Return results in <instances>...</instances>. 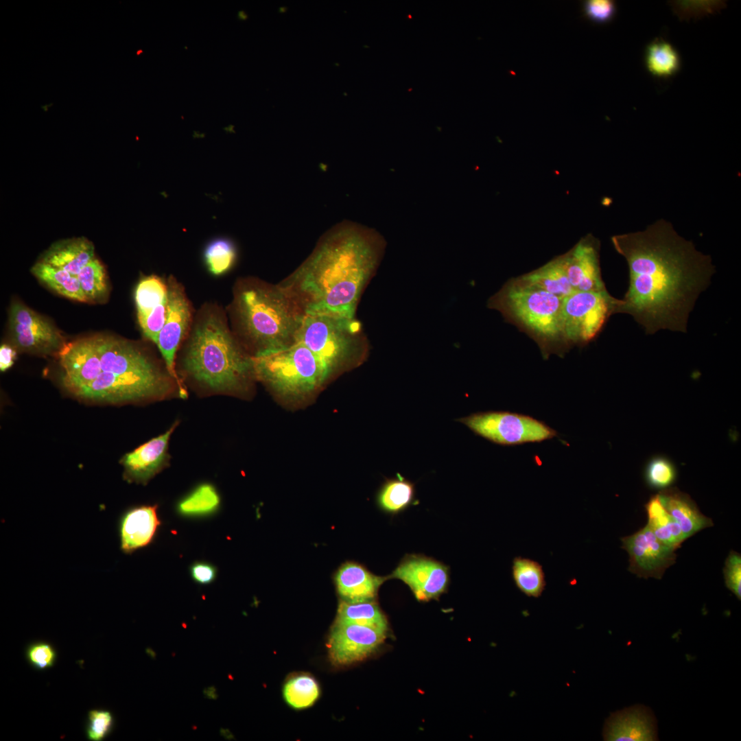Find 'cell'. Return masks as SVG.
Returning <instances> with one entry per match:
<instances>
[{"mask_svg": "<svg viewBox=\"0 0 741 741\" xmlns=\"http://www.w3.org/2000/svg\"><path fill=\"white\" fill-rule=\"evenodd\" d=\"M611 242L629 272L618 313L631 315L646 334L663 329L685 333L690 314L716 272L710 256L664 220L644 231L614 235Z\"/></svg>", "mask_w": 741, "mask_h": 741, "instance_id": "6da1fadb", "label": "cell"}, {"mask_svg": "<svg viewBox=\"0 0 741 741\" xmlns=\"http://www.w3.org/2000/svg\"><path fill=\"white\" fill-rule=\"evenodd\" d=\"M385 248V239L375 229L342 222L320 238L308 257L280 284L305 314L354 318Z\"/></svg>", "mask_w": 741, "mask_h": 741, "instance_id": "7a4b0ae2", "label": "cell"}, {"mask_svg": "<svg viewBox=\"0 0 741 741\" xmlns=\"http://www.w3.org/2000/svg\"><path fill=\"white\" fill-rule=\"evenodd\" d=\"M227 318L221 306L205 303L195 312L178 350L182 375L212 392H238L255 379L252 356L234 335Z\"/></svg>", "mask_w": 741, "mask_h": 741, "instance_id": "3957f363", "label": "cell"}, {"mask_svg": "<svg viewBox=\"0 0 741 741\" xmlns=\"http://www.w3.org/2000/svg\"><path fill=\"white\" fill-rule=\"evenodd\" d=\"M227 312L232 331L251 356L295 343L305 316L280 283L255 277L236 281Z\"/></svg>", "mask_w": 741, "mask_h": 741, "instance_id": "277c9868", "label": "cell"}, {"mask_svg": "<svg viewBox=\"0 0 741 741\" xmlns=\"http://www.w3.org/2000/svg\"><path fill=\"white\" fill-rule=\"evenodd\" d=\"M563 300L517 277L493 295L487 306L529 336L547 359L569 349L563 333Z\"/></svg>", "mask_w": 741, "mask_h": 741, "instance_id": "5b68a950", "label": "cell"}, {"mask_svg": "<svg viewBox=\"0 0 741 741\" xmlns=\"http://www.w3.org/2000/svg\"><path fill=\"white\" fill-rule=\"evenodd\" d=\"M328 368L338 370L360 364L368 342L362 323L355 318L327 314H305L296 336Z\"/></svg>", "mask_w": 741, "mask_h": 741, "instance_id": "8992f818", "label": "cell"}, {"mask_svg": "<svg viewBox=\"0 0 741 741\" xmlns=\"http://www.w3.org/2000/svg\"><path fill=\"white\" fill-rule=\"evenodd\" d=\"M252 360L255 379L285 397L310 395L331 377L327 366L299 342L257 354Z\"/></svg>", "mask_w": 741, "mask_h": 741, "instance_id": "52a82bcc", "label": "cell"}, {"mask_svg": "<svg viewBox=\"0 0 741 741\" xmlns=\"http://www.w3.org/2000/svg\"><path fill=\"white\" fill-rule=\"evenodd\" d=\"M475 434L502 446L541 443L557 436L556 430L530 416L508 411H487L457 419Z\"/></svg>", "mask_w": 741, "mask_h": 741, "instance_id": "ba28073f", "label": "cell"}, {"mask_svg": "<svg viewBox=\"0 0 741 741\" xmlns=\"http://www.w3.org/2000/svg\"><path fill=\"white\" fill-rule=\"evenodd\" d=\"M620 299L607 290L574 292L563 300V327L569 349L584 346L601 332L609 317L618 313Z\"/></svg>", "mask_w": 741, "mask_h": 741, "instance_id": "9c48e42d", "label": "cell"}, {"mask_svg": "<svg viewBox=\"0 0 741 741\" xmlns=\"http://www.w3.org/2000/svg\"><path fill=\"white\" fill-rule=\"evenodd\" d=\"M166 281L167 315L156 344L167 370L178 383L179 397L185 399L187 392L177 372L176 357L191 329L195 312L183 284L173 275H169Z\"/></svg>", "mask_w": 741, "mask_h": 741, "instance_id": "30bf717a", "label": "cell"}, {"mask_svg": "<svg viewBox=\"0 0 741 741\" xmlns=\"http://www.w3.org/2000/svg\"><path fill=\"white\" fill-rule=\"evenodd\" d=\"M9 329L15 345L30 353L59 352L65 344L60 331L45 318L22 303H12L9 313Z\"/></svg>", "mask_w": 741, "mask_h": 741, "instance_id": "8fae6325", "label": "cell"}, {"mask_svg": "<svg viewBox=\"0 0 741 741\" xmlns=\"http://www.w3.org/2000/svg\"><path fill=\"white\" fill-rule=\"evenodd\" d=\"M621 540L629 555L628 570L638 577L661 578L675 562L677 549L661 542L648 525Z\"/></svg>", "mask_w": 741, "mask_h": 741, "instance_id": "7c38bea8", "label": "cell"}, {"mask_svg": "<svg viewBox=\"0 0 741 741\" xmlns=\"http://www.w3.org/2000/svg\"><path fill=\"white\" fill-rule=\"evenodd\" d=\"M386 634L368 626L336 621L327 644L329 659L338 666L362 661L384 642Z\"/></svg>", "mask_w": 741, "mask_h": 741, "instance_id": "4fadbf2b", "label": "cell"}, {"mask_svg": "<svg viewBox=\"0 0 741 741\" xmlns=\"http://www.w3.org/2000/svg\"><path fill=\"white\" fill-rule=\"evenodd\" d=\"M561 256L571 286L575 292L607 290L600 264V242L589 234Z\"/></svg>", "mask_w": 741, "mask_h": 741, "instance_id": "5bb4252c", "label": "cell"}, {"mask_svg": "<svg viewBox=\"0 0 741 741\" xmlns=\"http://www.w3.org/2000/svg\"><path fill=\"white\" fill-rule=\"evenodd\" d=\"M391 576L405 583L420 601L437 598L445 591L449 581L446 566L433 559L416 555L405 557Z\"/></svg>", "mask_w": 741, "mask_h": 741, "instance_id": "9a60e30c", "label": "cell"}, {"mask_svg": "<svg viewBox=\"0 0 741 741\" xmlns=\"http://www.w3.org/2000/svg\"><path fill=\"white\" fill-rule=\"evenodd\" d=\"M62 383L73 393L93 381L102 372L94 336L65 343L58 353Z\"/></svg>", "mask_w": 741, "mask_h": 741, "instance_id": "2e32d148", "label": "cell"}, {"mask_svg": "<svg viewBox=\"0 0 741 741\" xmlns=\"http://www.w3.org/2000/svg\"><path fill=\"white\" fill-rule=\"evenodd\" d=\"M134 300L142 333L148 340L156 344L167 315V281L156 275L143 277L136 287Z\"/></svg>", "mask_w": 741, "mask_h": 741, "instance_id": "e0dca14e", "label": "cell"}, {"mask_svg": "<svg viewBox=\"0 0 741 741\" xmlns=\"http://www.w3.org/2000/svg\"><path fill=\"white\" fill-rule=\"evenodd\" d=\"M176 422L164 434L154 438L126 454L121 460L124 477L130 482L146 484L168 462V443Z\"/></svg>", "mask_w": 741, "mask_h": 741, "instance_id": "ac0fdd59", "label": "cell"}, {"mask_svg": "<svg viewBox=\"0 0 741 741\" xmlns=\"http://www.w3.org/2000/svg\"><path fill=\"white\" fill-rule=\"evenodd\" d=\"M603 737L607 741L656 740L657 726L654 715L643 705L616 711L607 720Z\"/></svg>", "mask_w": 741, "mask_h": 741, "instance_id": "d6986e66", "label": "cell"}, {"mask_svg": "<svg viewBox=\"0 0 741 741\" xmlns=\"http://www.w3.org/2000/svg\"><path fill=\"white\" fill-rule=\"evenodd\" d=\"M157 508V505L139 506L120 517L118 531L124 553L132 554L152 543L160 525Z\"/></svg>", "mask_w": 741, "mask_h": 741, "instance_id": "ffe728a7", "label": "cell"}, {"mask_svg": "<svg viewBox=\"0 0 741 741\" xmlns=\"http://www.w3.org/2000/svg\"><path fill=\"white\" fill-rule=\"evenodd\" d=\"M383 581V578L355 563L344 564L336 575L338 593L343 601L350 603L372 601Z\"/></svg>", "mask_w": 741, "mask_h": 741, "instance_id": "44dd1931", "label": "cell"}, {"mask_svg": "<svg viewBox=\"0 0 741 741\" xmlns=\"http://www.w3.org/2000/svg\"><path fill=\"white\" fill-rule=\"evenodd\" d=\"M94 258L92 242L84 237H77L54 244L44 252L40 261L77 276Z\"/></svg>", "mask_w": 741, "mask_h": 741, "instance_id": "7402d4cb", "label": "cell"}, {"mask_svg": "<svg viewBox=\"0 0 741 741\" xmlns=\"http://www.w3.org/2000/svg\"><path fill=\"white\" fill-rule=\"evenodd\" d=\"M658 496L663 506L679 525L685 539L713 526L712 520L700 512L687 495L679 490H663Z\"/></svg>", "mask_w": 741, "mask_h": 741, "instance_id": "603a6c76", "label": "cell"}, {"mask_svg": "<svg viewBox=\"0 0 741 741\" xmlns=\"http://www.w3.org/2000/svg\"><path fill=\"white\" fill-rule=\"evenodd\" d=\"M518 278L528 285L562 299L575 292L569 282L561 256Z\"/></svg>", "mask_w": 741, "mask_h": 741, "instance_id": "cb8c5ba5", "label": "cell"}, {"mask_svg": "<svg viewBox=\"0 0 741 741\" xmlns=\"http://www.w3.org/2000/svg\"><path fill=\"white\" fill-rule=\"evenodd\" d=\"M31 272L60 295L79 302H88L77 276L40 261L32 267Z\"/></svg>", "mask_w": 741, "mask_h": 741, "instance_id": "d4e9b609", "label": "cell"}, {"mask_svg": "<svg viewBox=\"0 0 741 741\" xmlns=\"http://www.w3.org/2000/svg\"><path fill=\"white\" fill-rule=\"evenodd\" d=\"M644 60L648 72L657 78H671L681 68L678 51L663 38H655L646 46Z\"/></svg>", "mask_w": 741, "mask_h": 741, "instance_id": "484cf974", "label": "cell"}, {"mask_svg": "<svg viewBox=\"0 0 741 741\" xmlns=\"http://www.w3.org/2000/svg\"><path fill=\"white\" fill-rule=\"evenodd\" d=\"M650 527L655 536L663 543L677 549L686 539L679 525L661 504L658 495L646 505Z\"/></svg>", "mask_w": 741, "mask_h": 741, "instance_id": "4316f807", "label": "cell"}, {"mask_svg": "<svg viewBox=\"0 0 741 741\" xmlns=\"http://www.w3.org/2000/svg\"><path fill=\"white\" fill-rule=\"evenodd\" d=\"M336 621L357 624L386 633L388 623L385 615L373 601L340 603Z\"/></svg>", "mask_w": 741, "mask_h": 741, "instance_id": "83f0119b", "label": "cell"}, {"mask_svg": "<svg viewBox=\"0 0 741 741\" xmlns=\"http://www.w3.org/2000/svg\"><path fill=\"white\" fill-rule=\"evenodd\" d=\"M512 576L517 587L526 596H541L546 583L543 567L537 561L521 556L514 558Z\"/></svg>", "mask_w": 741, "mask_h": 741, "instance_id": "f1b7e54d", "label": "cell"}, {"mask_svg": "<svg viewBox=\"0 0 741 741\" xmlns=\"http://www.w3.org/2000/svg\"><path fill=\"white\" fill-rule=\"evenodd\" d=\"M202 257L209 272L213 275L220 276L228 272L235 266L237 259V250L231 239L218 237L207 244Z\"/></svg>", "mask_w": 741, "mask_h": 741, "instance_id": "f546056e", "label": "cell"}, {"mask_svg": "<svg viewBox=\"0 0 741 741\" xmlns=\"http://www.w3.org/2000/svg\"><path fill=\"white\" fill-rule=\"evenodd\" d=\"M388 480L381 489L377 501L384 510L396 513L405 509L414 499V484L398 474Z\"/></svg>", "mask_w": 741, "mask_h": 741, "instance_id": "4dcf8cb0", "label": "cell"}, {"mask_svg": "<svg viewBox=\"0 0 741 741\" xmlns=\"http://www.w3.org/2000/svg\"><path fill=\"white\" fill-rule=\"evenodd\" d=\"M220 497L214 487L204 484L197 487L178 505V513L186 517H200L215 512Z\"/></svg>", "mask_w": 741, "mask_h": 741, "instance_id": "1f68e13d", "label": "cell"}, {"mask_svg": "<svg viewBox=\"0 0 741 741\" xmlns=\"http://www.w3.org/2000/svg\"><path fill=\"white\" fill-rule=\"evenodd\" d=\"M283 695L287 703L294 709H301L312 705L319 696L316 681L308 675H299L290 679L285 685Z\"/></svg>", "mask_w": 741, "mask_h": 741, "instance_id": "d6a6232c", "label": "cell"}, {"mask_svg": "<svg viewBox=\"0 0 741 741\" xmlns=\"http://www.w3.org/2000/svg\"><path fill=\"white\" fill-rule=\"evenodd\" d=\"M88 302L97 301L107 293L106 273L103 264L95 257L77 275Z\"/></svg>", "mask_w": 741, "mask_h": 741, "instance_id": "836d02e7", "label": "cell"}, {"mask_svg": "<svg viewBox=\"0 0 741 741\" xmlns=\"http://www.w3.org/2000/svg\"><path fill=\"white\" fill-rule=\"evenodd\" d=\"M676 477L672 463L663 457L652 459L646 469V478L650 486L665 488L670 485Z\"/></svg>", "mask_w": 741, "mask_h": 741, "instance_id": "e575fe53", "label": "cell"}, {"mask_svg": "<svg viewBox=\"0 0 741 741\" xmlns=\"http://www.w3.org/2000/svg\"><path fill=\"white\" fill-rule=\"evenodd\" d=\"M114 719L110 711L104 709H92L88 713L86 736L91 741H101L110 733Z\"/></svg>", "mask_w": 741, "mask_h": 741, "instance_id": "d590c367", "label": "cell"}, {"mask_svg": "<svg viewBox=\"0 0 741 741\" xmlns=\"http://www.w3.org/2000/svg\"><path fill=\"white\" fill-rule=\"evenodd\" d=\"M584 16L596 24L611 22L616 13V5L612 0H586L582 3Z\"/></svg>", "mask_w": 741, "mask_h": 741, "instance_id": "8d00e7d4", "label": "cell"}, {"mask_svg": "<svg viewBox=\"0 0 741 741\" xmlns=\"http://www.w3.org/2000/svg\"><path fill=\"white\" fill-rule=\"evenodd\" d=\"M26 657L32 667L41 670L54 666L56 659V652L51 644L38 642L27 647Z\"/></svg>", "mask_w": 741, "mask_h": 741, "instance_id": "74e56055", "label": "cell"}, {"mask_svg": "<svg viewBox=\"0 0 741 741\" xmlns=\"http://www.w3.org/2000/svg\"><path fill=\"white\" fill-rule=\"evenodd\" d=\"M725 583L737 598H741V556L731 551L727 556L723 569Z\"/></svg>", "mask_w": 741, "mask_h": 741, "instance_id": "f35d334b", "label": "cell"}, {"mask_svg": "<svg viewBox=\"0 0 741 741\" xmlns=\"http://www.w3.org/2000/svg\"><path fill=\"white\" fill-rule=\"evenodd\" d=\"M216 574L215 567L206 563H196L191 567V575L194 580L200 584L211 583Z\"/></svg>", "mask_w": 741, "mask_h": 741, "instance_id": "ab89813d", "label": "cell"}, {"mask_svg": "<svg viewBox=\"0 0 741 741\" xmlns=\"http://www.w3.org/2000/svg\"><path fill=\"white\" fill-rule=\"evenodd\" d=\"M16 357L15 351L9 345L3 344L0 348V369L5 371L12 366Z\"/></svg>", "mask_w": 741, "mask_h": 741, "instance_id": "60d3db41", "label": "cell"}, {"mask_svg": "<svg viewBox=\"0 0 741 741\" xmlns=\"http://www.w3.org/2000/svg\"><path fill=\"white\" fill-rule=\"evenodd\" d=\"M237 15H238V18H239V19L240 20H246V19H247V18H248V15H247V14H246V12H245L244 11H243V10L239 11V12H238V14H237Z\"/></svg>", "mask_w": 741, "mask_h": 741, "instance_id": "b9f144b4", "label": "cell"}, {"mask_svg": "<svg viewBox=\"0 0 741 741\" xmlns=\"http://www.w3.org/2000/svg\"><path fill=\"white\" fill-rule=\"evenodd\" d=\"M51 105H53V104H49V105H47H47H46V106H40V107H41L42 108L45 109V110H47V108H48V106H51Z\"/></svg>", "mask_w": 741, "mask_h": 741, "instance_id": "7bdbcfd3", "label": "cell"}, {"mask_svg": "<svg viewBox=\"0 0 741 741\" xmlns=\"http://www.w3.org/2000/svg\"><path fill=\"white\" fill-rule=\"evenodd\" d=\"M142 52H143V51H142L141 49H139V50H138V51H137V53H136V54H137V55H139V54H141Z\"/></svg>", "mask_w": 741, "mask_h": 741, "instance_id": "ee69618b", "label": "cell"}]
</instances>
